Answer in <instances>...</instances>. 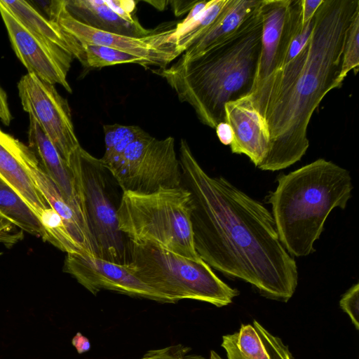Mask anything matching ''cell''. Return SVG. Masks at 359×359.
Returning <instances> with one entry per match:
<instances>
[{
    "instance_id": "19",
    "label": "cell",
    "mask_w": 359,
    "mask_h": 359,
    "mask_svg": "<svg viewBox=\"0 0 359 359\" xmlns=\"http://www.w3.org/2000/svg\"><path fill=\"white\" fill-rule=\"evenodd\" d=\"M262 0H226L210 25L181 55L195 57L236 30L261 5Z\"/></svg>"
},
{
    "instance_id": "21",
    "label": "cell",
    "mask_w": 359,
    "mask_h": 359,
    "mask_svg": "<svg viewBox=\"0 0 359 359\" xmlns=\"http://www.w3.org/2000/svg\"><path fill=\"white\" fill-rule=\"evenodd\" d=\"M0 214L17 227L46 241V234L37 215L20 194L1 178Z\"/></svg>"
},
{
    "instance_id": "7",
    "label": "cell",
    "mask_w": 359,
    "mask_h": 359,
    "mask_svg": "<svg viewBox=\"0 0 359 359\" xmlns=\"http://www.w3.org/2000/svg\"><path fill=\"white\" fill-rule=\"evenodd\" d=\"M103 166L123 192L149 194L161 187L182 186L180 163L171 136L158 140L145 132Z\"/></svg>"
},
{
    "instance_id": "2",
    "label": "cell",
    "mask_w": 359,
    "mask_h": 359,
    "mask_svg": "<svg viewBox=\"0 0 359 359\" xmlns=\"http://www.w3.org/2000/svg\"><path fill=\"white\" fill-rule=\"evenodd\" d=\"M358 9V0H323L299 53L246 95L270 134L269 151L257 166L260 170L285 169L306 152L313 114L330 90L343 84L339 78L344 41Z\"/></svg>"
},
{
    "instance_id": "38",
    "label": "cell",
    "mask_w": 359,
    "mask_h": 359,
    "mask_svg": "<svg viewBox=\"0 0 359 359\" xmlns=\"http://www.w3.org/2000/svg\"><path fill=\"white\" fill-rule=\"evenodd\" d=\"M72 344L76 348L79 353L86 352L90 348V342L88 339L78 332L72 339Z\"/></svg>"
},
{
    "instance_id": "26",
    "label": "cell",
    "mask_w": 359,
    "mask_h": 359,
    "mask_svg": "<svg viewBox=\"0 0 359 359\" xmlns=\"http://www.w3.org/2000/svg\"><path fill=\"white\" fill-rule=\"evenodd\" d=\"M226 0H210L205 9L187 27L175 33L179 52L182 54L186 49L210 25L220 13Z\"/></svg>"
},
{
    "instance_id": "3",
    "label": "cell",
    "mask_w": 359,
    "mask_h": 359,
    "mask_svg": "<svg viewBox=\"0 0 359 359\" xmlns=\"http://www.w3.org/2000/svg\"><path fill=\"white\" fill-rule=\"evenodd\" d=\"M261 5L236 30L199 55L180 56L171 65L152 70L211 128L225 121L227 102L249 95L252 88L262 46Z\"/></svg>"
},
{
    "instance_id": "11",
    "label": "cell",
    "mask_w": 359,
    "mask_h": 359,
    "mask_svg": "<svg viewBox=\"0 0 359 359\" xmlns=\"http://www.w3.org/2000/svg\"><path fill=\"white\" fill-rule=\"evenodd\" d=\"M0 14L11 46L28 73L49 84H59L72 93L67 76L72 55L29 30L1 2Z\"/></svg>"
},
{
    "instance_id": "25",
    "label": "cell",
    "mask_w": 359,
    "mask_h": 359,
    "mask_svg": "<svg viewBox=\"0 0 359 359\" xmlns=\"http://www.w3.org/2000/svg\"><path fill=\"white\" fill-rule=\"evenodd\" d=\"M254 327L259 334L270 359H292L291 353L282 340L269 332L257 320L253 322ZM236 332L222 337V346L226 351L227 359H245L237 348Z\"/></svg>"
},
{
    "instance_id": "37",
    "label": "cell",
    "mask_w": 359,
    "mask_h": 359,
    "mask_svg": "<svg viewBox=\"0 0 359 359\" xmlns=\"http://www.w3.org/2000/svg\"><path fill=\"white\" fill-rule=\"evenodd\" d=\"M197 1H170V4H172L175 15L179 16L187 11H189Z\"/></svg>"
},
{
    "instance_id": "14",
    "label": "cell",
    "mask_w": 359,
    "mask_h": 359,
    "mask_svg": "<svg viewBox=\"0 0 359 359\" xmlns=\"http://www.w3.org/2000/svg\"><path fill=\"white\" fill-rule=\"evenodd\" d=\"M66 8L78 21L116 34L143 37L155 31L145 29L135 15L132 0H65Z\"/></svg>"
},
{
    "instance_id": "22",
    "label": "cell",
    "mask_w": 359,
    "mask_h": 359,
    "mask_svg": "<svg viewBox=\"0 0 359 359\" xmlns=\"http://www.w3.org/2000/svg\"><path fill=\"white\" fill-rule=\"evenodd\" d=\"M76 59L86 68H102L125 63L137 64L145 68L151 66L144 59L112 48L81 43Z\"/></svg>"
},
{
    "instance_id": "32",
    "label": "cell",
    "mask_w": 359,
    "mask_h": 359,
    "mask_svg": "<svg viewBox=\"0 0 359 359\" xmlns=\"http://www.w3.org/2000/svg\"><path fill=\"white\" fill-rule=\"evenodd\" d=\"M186 349L182 346L151 350L140 359H184Z\"/></svg>"
},
{
    "instance_id": "5",
    "label": "cell",
    "mask_w": 359,
    "mask_h": 359,
    "mask_svg": "<svg viewBox=\"0 0 359 359\" xmlns=\"http://www.w3.org/2000/svg\"><path fill=\"white\" fill-rule=\"evenodd\" d=\"M191 210V193L182 185L149 194L123 192L117 208L118 227L129 241L155 244L200 261L194 243Z\"/></svg>"
},
{
    "instance_id": "27",
    "label": "cell",
    "mask_w": 359,
    "mask_h": 359,
    "mask_svg": "<svg viewBox=\"0 0 359 359\" xmlns=\"http://www.w3.org/2000/svg\"><path fill=\"white\" fill-rule=\"evenodd\" d=\"M359 69V9L355 11L346 32L342 53V62L339 80L343 83L348 73Z\"/></svg>"
},
{
    "instance_id": "36",
    "label": "cell",
    "mask_w": 359,
    "mask_h": 359,
    "mask_svg": "<svg viewBox=\"0 0 359 359\" xmlns=\"http://www.w3.org/2000/svg\"><path fill=\"white\" fill-rule=\"evenodd\" d=\"M219 140L224 145H229L233 140V131L231 126L225 121L219 123L215 128Z\"/></svg>"
},
{
    "instance_id": "12",
    "label": "cell",
    "mask_w": 359,
    "mask_h": 359,
    "mask_svg": "<svg viewBox=\"0 0 359 359\" xmlns=\"http://www.w3.org/2000/svg\"><path fill=\"white\" fill-rule=\"evenodd\" d=\"M261 13V53L251 91L283 66L290 45L303 25L302 0H262Z\"/></svg>"
},
{
    "instance_id": "33",
    "label": "cell",
    "mask_w": 359,
    "mask_h": 359,
    "mask_svg": "<svg viewBox=\"0 0 359 359\" xmlns=\"http://www.w3.org/2000/svg\"><path fill=\"white\" fill-rule=\"evenodd\" d=\"M208 1H198L189 11L188 15L180 22L177 23L175 32H179L187 27L197 16H198L207 7Z\"/></svg>"
},
{
    "instance_id": "29",
    "label": "cell",
    "mask_w": 359,
    "mask_h": 359,
    "mask_svg": "<svg viewBox=\"0 0 359 359\" xmlns=\"http://www.w3.org/2000/svg\"><path fill=\"white\" fill-rule=\"evenodd\" d=\"M341 309L349 316L357 330H359V284L353 285L339 302Z\"/></svg>"
},
{
    "instance_id": "9",
    "label": "cell",
    "mask_w": 359,
    "mask_h": 359,
    "mask_svg": "<svg viewBox=\"0 0 359 359\" xmlns=\"http://www.w3.org/2000/svg\"><path fill=\"white\" fill-rule=\"evenodd\" d=\"M83 194L86 217L97 257L126 263V243L118 227L117 209L108 197L105 168L98 159L81 147Z\"/></svg>"
},
{
    "instance_id": "40",
    "label": "cell",
    "mask_w": 359,
    "mask_h": 359,
    "mask_svg": "<svg viewBox=\"0 0 359 359\" xmlns=\"http://www.w3.org/2000/svg\"><path fill=\"white\" fill-rule=\"evenodd\" d=\"M210 359H223L215 351H210Z\"/></svg>"
},
{
    "instance_id": "10",
    "label": "cell",
    "mask_w": 359,
    "mask_h": 359,
    "mask_svg": "<svg viewBox=\"0 0 359 359\" xmlns=\"http://www.w3.org/2000/svg\"><path fill=\"white\" fill-rule=\"evenodd\" d=\"M18 89L23 109L38 122L68 165L81 145L67 100L53 85L29 73L20 79Z\"/></svg>"
},
{
    "instance_id": "18",
    "label": "cell",
    "mask_w": 359,
    "mask_h": 359,
    "mask_svg": "<svg viewBox=\"0 0 359 359\" xmlns=\"http://www.w3.org/2000/svg\"><path fill=\"white\" fill-rule=\"evenodd\" d=\"M27 168L34 182L48 205L62 219L69 234L88 255H95L90 232L67 203L60 191L45 172L32 151L27 160Z\"/></svg>"
},
{
    "instance_id": "1",
    "label": "cell",
    "mask_w": 359,
    "mask_h": 359,
    "mask_svg": "<svg viewBox=\"0 0 359 359\" xmlns=\"http://www.w3.org/2000/svg\"><path fill=\"white\" fill-rule=\"evenodd\" d=\"M182 185L191 193L195 249L211 268L241 279L271 299L287 302L297 263L281 244L271 213L226 179L210 176L181 139Z\"/></svg>"
},
{
    "instance_id": "20",
    "label": "cell",
    "mask_w": 359,
    "mask_h": 359,
    "mask_svg": "<svg viewBox=\"0 0 359 359\" xmlns=\"http://www.w3.org/2000/svg\"><path fill=\"white\" fill-rule=\"evenodd\" d=\"M0 2L29 30L69 52L74 58L77 57L79 48L78 41L29 2L23 0H0Z\"/></svg>"
},
{
    "instance_id": "34",
    "label": "cell",
    "mask_w": 359,
    "mask_h": 359,
    "mask_svg": "<svg viewBox=\"0 0 359 359\" xmlns=\"http://www.w3.org/2000/svg\"><path fill=\"white\" fill-rule=\"evenodd\" d=\"M323 1V0H302L303 23L313 18Z\"/></svg>"
},
{
    "instance_id": "23",
    "label": "cell",
    "mask_w": 359,
    "mask_h": 359,
    "mask_svg": "<svg viewBox=\"0 0 359 359\" xmlns=\"http://www.w3.org/2000/svg\"><path fill=\"white\" fill-rule=\"evenodd\" d=\"M39 218L46 234V241L67 254L86 255L71 236L62 219L53 208L49 207L45 209Z\"/></svg>"
},
{
    "instance_id": "15",
    "label": "cell",
    "mask_w": 359,
    "mask_h": 359,
    "mask_svg": "<svg viewBox=\"0 0 359 359\" xmlns=\"http://www.w3.org/2000/svg\"><path fill=\"white\" fill-rule=\"evenodd\" d=\"M224 111L225 122L233 131L231 152L247 156L257 167L266 156L270 145L265 120L247 96L227 102Z\"/></svg>"
},
{
    "instance_id": "24",
    "label": "cell",
    "mask_w": 359,
    "mask_h": 359,
    "mask_svg": "<svg viewBox=\"0 0 359 359\" xmlns=\"http://www.w3.org/2000/svg\"><path fill=\"white\" fill-rule=\"evenodd\" d=\"M103 131L105 151L100 158L103 165L118 158L130 142L145 133L139 126L117 123L104 125Z\"/></svg>"
},
{
    "instance_id": "28",
    "label": "cell",
    "mask_w": 359,
    "mask_h": 359,
    "mask_svg": "<svg viewBox=\"0 0 359 359\" xmlns=\"http://www.w3.org/2000/svg\"><path fill=\"white\" fill-rule=\"evenodd\" d=\"M236 343L245 359H270L259 334L250 324L241 326L239 332H236Z\"/></svg>"
},
{
    "instance_id": "6",
    "label": "cell",
    "mask_w": 359,
    "mask_h": 359,
    "mask_svg": "<svg viewBox=\"0 0 359 359\" xmlns=\"http://www.w3.org/2000/svg\"><path fill=\"white\" fill-rule=\"evenodd\" d=\"M126 247V264L134 275L169 303L188 299L222 307L239 294L203 260H193L152 243L128 240Z\"/></svg>"
},
{
    "instance_id": "16",
    "label": "cell",
    "mask_w": 359,
    "mask_h": 359,
    "mask_svg": "<svg viewBox=\"0 0 359 359\" xmlns=\"http://www.w3.org/2000/svg\"><path fill=\"white\" fill-rule=\"evenodd\" d=\"M29 116V148L46 174L58 187L65 200L89 229L85 203L78 191L70 168L38 122L33 116Z\"/></svg>"
},
{
    "instance_id": "13",
    "label": "cell",
    "mask_w": 359,
    "mask_h": 359,
    "mask_svg": "<svg viewBox=\"0 0 359 359\" xmlns=\"http://www.w3.org/2000/svg\"><path fill=\"white\" fill-rule=\"evenodd\" d=\"M63 270L94 295L107 290L169 303L165 297L137 278L126 263L117 264L95 255L69 253L65 257Z\"/></svg>"
},
{
    "instance_id": "39",
    "label": "cell",
    "mask_w": 359,
    "mask_h": 359,
    "mask_svg": "<svg viewBox=\"0 0 359 359\" xmlns=\"http://www.w3.org/2000/svg\"><path fill=\"white\" fill-rule=\"evenodd\" d=\"M146 2L152 4L154 7L157 8L161 11L163 10L165 8L166 5L170 3L169 1H156Z\"/></svg>"
},
{
    "instance_id": "8",
    "label": "cell",
    "mask_w": 359,
    "mask_h": 359,
    "mask_svg": "<svg viewBox=\"0 0 359 359\" xmlns=\"http://www.w3.org/2000/svg\"><path fill=\"white\" fill-rule=\"evenodd\" d=\"M39 7L45 16L57 23L79 43L112 48L144 59L151 66L168 67L182 54L175 39V27L156 29L143 37L110 33L89 27L73 18L66 8L65 0L42 1Z\"/></svg>"
},
{
    "instance_id": "4",
    "label": "cell",
    "mask_w": 359,
    "mask_h": 359,
    "mask_svg": "<svg viewBox=\"0 0 359 359\" xmlns=\"http://www.w3.org/2000/svg\"><path fill=\"white\" fill-rule=\"evenodd\" d=\"M276 189L266 197L279 240L295 257L315 252L314 243L335 208L344 209L353 189L349 172L318 158L287 175H279Z\"/></svg>"
},
{
    "instance_id": "35",
    "label": "cell",
    "mask_w": 359,
    "mask_h": 359,
    "mask_svg": "<svg viewBox=\"0 0 359 359\" xmlns=\"http://www.w3.org/2000/svg\"><path fill=\"white\" fill-rule=\"evenodd\" d=\"M0 119L1 122L8 126L12 120V115L8 107L7 95L0 85Z\"/></svg>"
},
{
    "instance_id": "17",
    "label": "cell",
    "mask_w": 359,
    "mask_h": 359,
    "mask_svg": "<svg viewBox=\"0 0 359 359\" xmlns=\"http://www.w3.org/2000/svg\"><path fill=\"white\" fill-rule=\"evenodd\" d=\"M29 146L0 128V178L12 187L39 217L50 206L36 187L27 168Z\"/></svg>"
},
{
    "instance_id": "30",
    "label": "cell",
    "mask_w": 359,
    "mask_h": 359,
    "mask_svg": "<svg viewBox=\"0 0 359 359\" xmlns=\"http://www.w3.org/2000/svg\"><path fill=\"white\" fill-rule=\"evenodd\" d=\"M313 18L314 16L306 23H303L300 29L293 38L287 53L285 64L295 57L307 43L313 30Z\"/></svg>"
},
{
    "instance_id": "41",
    "label": "cell",
    "mask_w": 359,
    "mask_h": 359,
    "mask_svg": "<svg viewBox=\"0 0 359 359\" xmlns=\"http://www.w3.org/2000/svg\"><path fill=\"white\" fill-rule=\"evenodd\" d=\"M1 255V252H0V255Z\"/></svg>"
},
{
    "instance_id": "31",
    "label": "cell",
    "mask_w": 359,
    "mask_h": 359,
    "mask_svg": "<svg viewBox=\"0 0 359 359\" xmlns=\"http://www.w3.org/2000/svg\"><path fill=\"white\" fill-rule=\"evenodd\" d=\"M15 225L0 214V243L13 245L20 241L23 234L16 230Z\"/></svg>"
}]
</instances>
